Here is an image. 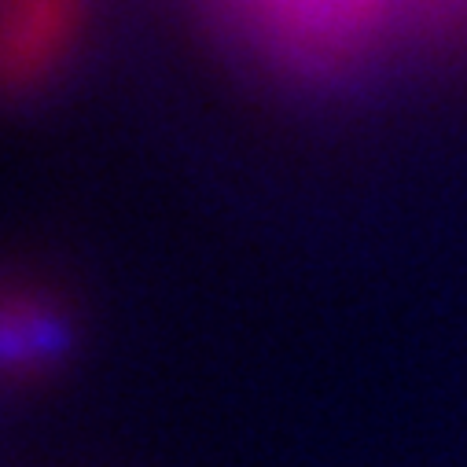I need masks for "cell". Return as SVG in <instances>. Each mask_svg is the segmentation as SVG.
<instances>
[{
    "label": "cell",
    "instance_id": "6da1fadb",
    "mask_svg": "<svg viewBox=\"0 0 467 467\" xmlns=\"http://www.w3.org/2000/svg\"><path fill=\"white\" fill-rule=\"evenodd\" d=\"M78 0H12L8 16V70L37 74L74 26Z\"/></svg>",
    "mask_w": 467,
    "mask_h": 467
},
{
    "label": "cell",
    "instance_id": "7a4b0ae2",
    "mask_svg": "<svg viewBox=\"0 0 467 467\" xmlns=\"http://www.w3.org/2000/svg\"><path fill=\"white\" fill-rule=\"evenodd\" d=\"M67 349L63 324L41 302H8L5 313V361L12 376H37L59 361Z\"/></svg>",
    "mask_w": 467,
    "mask_h": 467
}]
</instances>
